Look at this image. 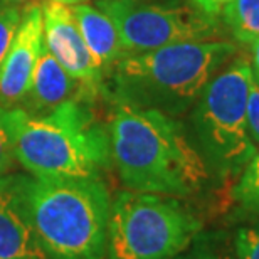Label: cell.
Listing matches in <instances>:
<instances>
[{"mask_svg": "<svg viewBox=\"0 0 259 259\" xmlns=\"http://www.w3.org/2000/svg\"><path fill=\"white\" fill-rule=\"evenodd\" d=\"M15 160L35 179H101L111 167L110 132L93 103L69 100L48 115L7 110Z\"/></svg>", "mask_w": 259, "mask_h": 259, "instance_id": "cell-2", "label": "cell"}, {"mask_svg": "<svg viewBox=\"0 0 259 259\" xmlns=\"http://www.w3.org/2000/svg\"><path fill=\"white\" fill-rule=\"evenodd\" d=\"M234 53L227 40H194L125 56L113 66L110 96L115 105L182 115Z\"/></svg>", "mask_w": 259, "mask_h": 259, "instance_id": "cell-3", "label": "cell"}, {"mask_svg": "<svg viewBox=\"0 0 259 259\" xmlns=\"http://www.w3.org/2000/svg\"><path fill=\"white\" fill-rule=\"evenodd\" d=\"M175 259H237L234 244L226 232H200Z\"/></svg>", "mask_w": 259, "mask_h": 259, "instance_id": "cell-14", "label": "cell"}, {"mask_svg": "<svg viewBox=\"0 0 259 259\" xmlns=\"http://www.w3.org/2000/svg\"><path fill=\"white\" fill-rule=\"evenodd\" d=\"M15 160L14 135L9 125L7 110L0 106V177L9 172Z\"/></svg>", "mask_w": 259, "mask_h": 259, "instance_id": "cell-18", "label": "cell"}, {"mask_svg": "<svg viewBox=\"0 0 259 259\" xmlns=\"http://www.w3.org/2000/svg\"><path fill=\"white\" fill-rule=\"evenodd\" d=\"M96 5L115 22L125 56L207 40L219 32L217 19L189 5L153 4L150 0H96Z\"/></svg>", "mask_w": 259, "mask_h": 259, "instance_id": "cell-7", "label": "cell"}, {"mask_svg": "<svg viewBox=\"0 0 259 259\" xmlns=\"http://www.w3.org/2000/svg\"><path fill=\"white\" fill-rule=\"evenodd\" d=\"M2 5H15V7H25L27 4H32V0H0Z\"/></svg>", "mask_w": 259, "mask_h": 259, "instance_id": "cell-22", "label": "cell"}, {"mask_svg": "<svg viewBox=\"0 0 259 259\" xmlns=\"http://www.w3.org/2000/svg\"><path fill=\"white\" fill-rule=\"evenodd\" d=\"M246 59H237L207 82L192 113L197 150L210 175L236 179L254 157L257 148L247 133L246 108L252 82Z\"/></svg>", "mask_w": 259, "mask_h": 259, "instance_id": "cell-5", "label": "cell"}, {"mask_svg": "<svg viewBox=\"0 0 259 259\" xmlns=\"http://www.w3.org/2000/svg\"><path fill=\"white\" fill-rule=\"evenodd\" d=\"M252 46V77L254 79H259V39L254 40L251 44Z\"/></svg>", "mask_w": 259, "mask_h": 259, "instance_id": "cell-21", "label": "cell"}, {"mask_svg": "<svg viewBox=\"0 0 259 259\" xmlns=\"http://www.w3.org/2000/svg\"><path fill=\"white\" fill-rule=\"evenodd\" d=\"M108 132L111 160L130 190L187 199L209 182L204 158L174 116L115 105Z\"/></svg>", "mask_w": 259, "mask_h": 259, "instance_id": "cell-1", "label": "cell"}, {"mask_svg": "<svg viewBox=\"0 0 259 259\" xmlns=\"http://www.w3.org/2000/svg\"><path fill=\"white\" fill-rule=\"evenodd\" d=\"M42 19L44 42L49 53L64 67L67 74L84 88L88 96L96 100V96L105 90V69L98 64L95 56L88 49L71 5L46 0L42 4Z\"/></svg>", "mask_w": 259, "mask_h": 259, "instance_id": "cell-8", "label": "cell"}, {"mask_svg": "<svg viewBox=\"0 0 259 259\" xmlns=\"http://www.w3.org/2000/svg\"><path fill=\"white\" fill-rule=\"evenodd\" d=\"M69 100L95 101L88 96L84 88L74 77L67 74L64 67L49 53L44 42L32 71L29 91L19 108H22L25 113L32 116H40L48 115Z\"/></svg>", "mask_w": 259, "mask_h": 259, "instance_id": "cell-11", "label": "cell"}, {"mask_svg": "<svg viewBox=\"0 0 259 259\" xmlns=\"http://www.w3.org/2000/svg\"><path fill=\"white\" fill-rule=\"evenodd\" d=\"M232 244L237 259H259V221L237 227Z\"/></svg>", "mask_w": 259, "mask_h": 259, "instance_id": "cell-17", "label": "cell"}, {"mask_svg": "<svg viewBox=\"0 0 259 259\" xmlns=\"http://www.w3.org/2000/svg\"><path fill=\"white\" fill-rule=\"evenodd\" d=\"M71 9L88 49L103 69L113 67L121 58H125L120 34L110 15L90 4L71 5Z\"/></svg>", "mask_w": 259, "mask_h": 259, "instance_id": "cell-12", "label": "cell"}, {"mask_svg": "<svg viewBox=\"0 0 259 259\" xmlns=\"http://www.w3.org/2000/svg\"><path fill=\"white\" fill-rule=\"evenodd\" d=\"M246 121H247V133L252 143L259 148V86L252 79L249 88V96H247V108H246Z\"/></svg>", "mask_w": 259, "mask_h": 259, "instance_id": "cell-19", "label": "cell"}, {"mask_svg": "<svg viewBox=\"0 0 259 259\" xmlns=\"http://www.w3.org/2000/svg\"><path fill=\"white\" fill-rule=\"evenodd\" d=\"M22 204L48 259H105L111 197L101 179L19 175Z\"/></svg>", "mask_w": 259, "mask_h": 259, "instance_id": "cell-4", "label": "cell"}, {"mask_svg": "<svg viewBox=\"0 0 259 259\" xmlns=\"http://www.w3.org/2000/svg\"><path fill=\"white\" fill-rule=\"evenodd\" d=\"M53 2H59L64 5H77V4H86L88 0H53Z\"/></svg>", "mask_w": 259, "mask_h": 259, "instance_id": "cell-23", "label": "cell"}, {"mask_svg": "<svg viewBox=\"0 0 259 259\" xmlns=\"http://www.w3.org/2000/svg\"><path fill=\"white\" fill-rule=\"evenodd\" d=\"M42 44V4H27L22 9V17L12 46L0 66V106L5 110L19 108L27 95Z\"/></svg>", "mask_w": 259, "mask_h": 259, "instance_id": "cell-9", "label": "cell"}, {"mask_svg": "<svg viewBox=\"0 0 259 259\" xmlns=\"http://www.w3.org/2000/svg\"><path fill=\"white\" fill-rule=\"evenodd\" d=\"M232 199L246 214L259 215V152L246 165L232 189Z\"/></svg>", "mask_w": 259, "mask_h": 259, "instance_id": "cell-15", "label": "cell"}, {"mask_svg": "<svg viewBox=\"0 0 259 259\" xmlns=\"http://www.w3.org/2000/svg\"><path fill=\"white\" fill-rule=\"evenodd\" d=\"M202 226L177 197L125 190L111 200L106 259H175Z\"/></svg>", "mask_w": 259, "mask_h": 259, "instance_id": "cell-6", "label": "cell"}, {"mask_svg": "<svg viewBox=\"0 0 259 259\" xmlns=\"http://www.w3.org/2000/svg\"><path fill=\"white\" fill-rule=\"evenodd\" d=\"M24 7L0 4V66H2L5 56H7L15 32L19 29L20 17H22Z\"/></svg>", "mask_w": 259, "mask_h": 259, "instance_id": "cell-16", "label": "cell"}, {"mask_svg": "<svg viewBox=\"0 0 259 259\" xmlns=\"http://www.w3.org/2000/svg\"><path fill=\"white\" fill-rule=\"evenodd\" d=\"M254 81H256V82H257V86H259V79H254Z\"/></svg>", "mask_w": 259, "mask_h": 259, "instance_id": "cell-24", "label": "cell"}, {"mask_svg": "<svg viewBox=\"0 0 259 259\" xmlns=\"http://www.w3.org/2000/svg\"><path fill=\"white\" fill-rule=\"evenodd\" d=\"M0 259H48L22 204L19 175L0 177Z\"/></svg>", "mask_w": 259, "mask_h": 259, "instance_id": "cell-10", "label": "cell"}, {"mask_svg": "<svg viewBox=\"0 0 259 259\" xmlns=\"http://www.w3.org/2000/svg\"><path fill=\"white\" fill-rule=\"evenodd\" d=\"M190 2L194 4L197 10L205 14L207 17L217 19L222 14V10L226 9V5L231 4L232 0H190Z\"/></svg>", "mask_w": 259, "mask_h": 259, "instance_id": "cell-20", "label": "cell"}, {"mask_svg": "<svg viewBox=\"0 0 259 259\" xmlns=\"http://www.w3.org/2000/svg\"><path fill=\"white\" fill-rule=\"evenodd\" d=\"M221 15L239 42L252 44L259 39V0H232Z\"/></svg>", "mask_w": 259, "mask_h": 259, "instance_id": "cell-13", "label": "cell"}]
</instances>
